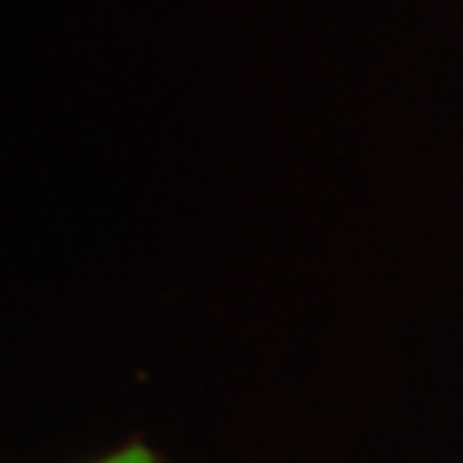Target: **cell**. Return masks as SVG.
I'll use <instances>...</instances> for the list:
<instances>
[{"mask_svg": "<svg viewBox=\"0 0 463 463\" xmlns=\"http://www.w3.org/2000/svg\"><path fill=\"white\" fill-rule=\"evenodd\" d=\"M97 463H158V457H155L145 443H131V447H120V449H114V453H107V457Z\"/></svg>", "mask_w": 463, "mask_h": 463, "instance_id": "obj_1", "label": "cell"}]
</instances>
